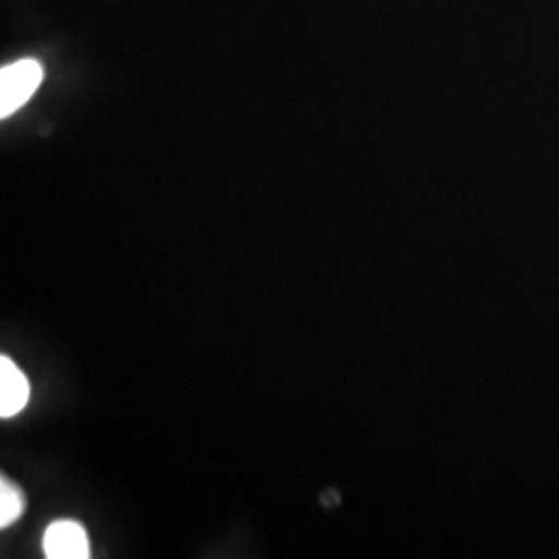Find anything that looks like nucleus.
<instances>
[{"instance_id": "nucleus-4", "label": "nucleus", "mask_w": 559, "mask_h": 559, "mask_svg": "<svg viewBox=\"0 0 559 559\" xmlns=\"http://www.w3.org/2000/svg\"><path fill=\"white\" fill-rule=\"evenodd\" d=\"M25 510V498L20 487L11 480L0 479V526L7 528L20 519Z\"/></svg>"}, {"instance_id": "nucleus-1", "label": "nucleus", "mask_w": 559, "mask_h": 559, "mask_svg": "<svg viewBox=\"0 0 559 559\" xmlns=\"http://www.w3.org/2000/svg\"><path fill=\"white\" fill-rule=\"evenodd\" d=\"M44 69L36 60H20L0 71V119H9L36 94Z\"/></svg>"}, {"instance_id": "nucleus-2", "label": "nucleus", "mask_w": 559, "mask_h": 559, "mask_svg": "<svg viewBox=\"0 0 559 559\" xmlns=\"http://www.w3.org/2000/svg\"><path fill=\"white\" fill-rule=\"evenodd\" d=\"M44 556L48 559H87L92 556L87 533L75 520H59L46 528Z\"/></svg>"}, {"instance_id": "nucleus-3", "label": "nucleus", "mask_w": 559, "mask_h": 559, "mask_svg": "<svg viewBox=\"0 0 559 559\" xmlns=\"http://www.w3.org/2000/svg\"><path fill=\"white\" fill-rule=\"evenodd\" d=\"M29 402V381L21 373L20 367L0 357V417L11 419L20 415Z\"/></svg>"}]
</instances>
